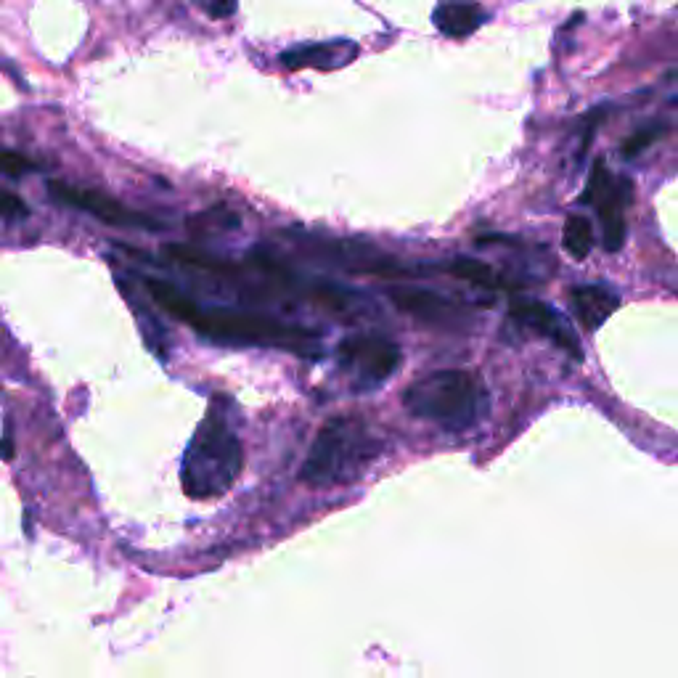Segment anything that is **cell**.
<instances>
[{"instance_id":"6da1fadb","label":"cell","mask_w":678,"mask_h":678,"mask_svg":"<svg viewBox=\"0 0 678 678\" xmlns=\"http://www.w3.org/2000/svg\"><path fill=\"white\" fill-rule=\"evenodd\" d=\"M146 294L165 310L167 316L191 326L196 334H202L210 342L220 345H249V347H279L287 353L300 355L316 361L324 355L321 350V334L316 329L302 324H289L284 318L268 316V313H247V310H223L202 308L191 300L189 294L178 289L165 279L146 276L141 279Z\"/></svg>"},{"instance_id":"7a4b0ae2","label":"cell","mask_w":678,"mask_h":678,"mask_svg":"<svg viewBox=\"0 0 678 678\" xmlns=\"http://www.w3.org/2000/svg\"><path fill=\"white\" fill-rule=\"evenodd\" d=\"M414 416L451 432H464L488 416L490 395L483 379L467 369H440L416 379L403 392Z\"/></svg>"},{"instance_id":"3957f363","label":"cell","mask_w":678,"mask_h":678,"mask_svg":"<svg viewBox=\"0 0 678 678\" xmlns=\"http://www.w3.org/2000/svg\"><path fill=\"white\" fill-rule=\"evenodd\" d=\"M382 451V440L374 435L361 416H337L316 435L305 464L302 480L316 488L347 485L369 469Z\"/></svg>"},{"instance_id":"277c9868","label":"cell","mask_w":678,"mask_h":678,"mask_svg":"<svg viewBox=\"0 0 678 678\" xmlns=\"http://www.w3.org/2000/svg\"><path fill=\"white\" fill-rule=\"evenodd\" d=\"M244 451L218 408L207 411L183 453L181 483L191 498H218L239 480Z\"/></svg>"},{"instance_id":"5b68a950","label":"cell","mask_w":678,"mask_h":678,"mask_svg":"<svg viewBox=\"0 0 678 678\" xmlns=\"http://www.w3.org/2000/svg\"><path fill=\"white\" fill-rule=\"evenodd\" d=\"M400 363V345L382 334H350L337 345V366L353 390H377L400 369Z\"/></svg>"},{"instance_id":"8992f818","label":"cell","mask_w":678,"mask_h":678,"mask_svg":"<svg viewBox=\"0 0 678 678\" xmlns=\"http://www.w3.org/2000/svg\"><path fill=\"white\" fill-rule=\"evenodd\" d=\"M631 196V183L626 178H615L602 159H596L581 202L594 204L599 212L607 252H618L626 244V207L631 204Z\"/></svg>"},{"instance_id":"52a82bcc","label":"cell","mask_w":678,"mask_h":678,"mask_svg":"<svg viewBox=\"0 0 678 678\" xmlns=\"http://www.w3.org/2000/svg\"><path fill=\"white\" fill-rule=\"evenodd\" d=\"M506 324L517 326V329H525V332L535 334V337H543L554 342L559 350H565L567 355H573L575 361L583 358V345L578 334H575L573 324L567 321L557 308H551L549 302L533 300V297H525V300H514L509 305V316H506Z\"/></svg>"},{"instance_id":"ba28073f","label":"cell","mask_w":678,"mask_h":678,"mask_svg":"<svg viewBox=\"0 0 678 678\" xmlns=\"http://www.w3.org/2000/svg\"><path fill=\"white\" fill-rule=\"evenodd\" d=\"M51 194L59 199L61 204H69L80 212H88L93 218H98L106 226H125V228H144V231H162V223L157 218H151L146 212L130 210L117 199H112L104 191L96 189H80V186H67V183H51L48 186Z\"/></svg>"},{"instance_id":"9c48e42d","label":"cell","mask_w":678,"mask_h":678,"mask_svg":"<svg viewBox=\"0 0 678 678\" xmlns=\"http://www.w3.org/2000/svg\"><path fill=\"white\" fill-rule=\"evenodd\" d=\"M305 247H313L318 252H324L334 265H342V268H350L355 273H369V276H382V279H406L411 276V268L395 260V257L385 255V252H377L369 244H355V242H321V244H305Z\"/></svg>"},{"instance_id":"30bf717a","label":"cell","mask_w":678,"mask_h":678,"mask_svg":"<svg viewBox=\"0 0 678 678\" xmlns=\"http://www.w3.org/2000/svg\"><path fill=\"white\" fill-rule=\"evenodd\" d=\"M392 305L416 321L430 326H464L467 324V308L461 302L445 297V294L430 292V289H390Z\"/></svg>"},{"instance_id":"8fae6325","label":"cell","mask_w":678,"mask_h":678,"mask_svg":"<svg viewBox=\"0 0 678 678\" xmlns=\"http://www.w3.org/2000/svg\"><path fill=\"white\" fill-rule=\"evenodd\" d=\"M358 43L345 38L337 40H321V43H302V46H292L281 53V64L292 72L297 69H318V72H334L347 64H353L358 59Z\"/></svg>"},{"instance_id":"7c38bea8","label":"cell","mask_w":678,"mask_h":678,"mask_svg":"<svg viewBox=\"0 0 678 678\" xmlns=\"http://www.w3.org/2000/svg\"><path fill=\"white\" fill-rule=\"evenodd\" d=\"M567 300H570V308H573L575 321L586 329V332H596L602 329L607 321L612 318V313L620 308V294L604 284V281H596V284H578L567 292Z\"/></svg>"},{"instance_id":"4fadbf2b","label":"cell","mask_w":678,"mask_h":678,"mask_svg":"<svg viewBox=\"0 0 678 678\" xmlns=\"http://www.w3.org/2000/svg\"><path fill=\"white\" fill-rule=\"evenodd\" d=\"M485 22H488V14L475 0H443L432 11V24L445 38H469Z\"/></svg>"},{"instance_id":"5bb4252c","label":"cell","mask_w":678,"mask_h":678,"mask_svg":"<svg viewBox=\"0 0 678 678\" xmlns=\"http://www.w3.org/2000/svg\"><path fill=\"white\" fill-rule=\"evenodd\" d=\"M445 271L451 273L453 279L467 281L472 287L480 289H493V292H501V289H517L512 279H506L501 273L493 268L490 263H483V260H475V257H453L445 263Z\"/></svg>"},{"instance_id":"9a60e30c","label":"cell","mask_w":678,"mask_h":678,"mask_svg":"<svg viewBox=\"0 0 678 678\" xmlns=\"http://www.w3.org/2000/svg\"><path fill=\"white\" fill-rule=\"evenodd\" d=\"M239 228V215L234 210H228L226 204L210 207V210L199 212L194 218H189V231L199 239H210V236L231 234Z\"/></svg>"},{"instance_id":"2e32d148","label":"cell","mask_w":678,"mask_h":678,"mask_svg":"<svg viewBox=\"0 0 678 678\" xmlns=\"http://www.w3.org/2000/svg\"><path fill=\"white\" fill-rule=\"evenodd\" d=\"M562 247L573 260H586L594 247V226L583 215H570L562 228Z\"/></svg>"},{"instance_id":"e0dca14e","label":"cell","mask_w":678,"mask_h":678,"mask_svg":"<svg viewBox=\"0 0 678 678\" xmlns=\"http://www.w3.org/2000/svg\"><path fill=\"white\" fill-rule=\"evenodd\" d=\"M665 133V125H647V128L636 130L631 138H628L626 144H623V157L633 159L636 154H641V151L647 149V146H652L655 141H660V136Z\"/></svg>"},{"instance_id":"ac0fdd59","label":"cell","mask_w":678,"mask_h":678,"mask_svg":"<svg viewBox=\"0 0 678 678\" xmlns=\"http://www.w3.org/2000/svg\"><path fill=\"white\" fill-rule=\"evenodd\" d=\"M30 170H35L32 159L22 157L19 151L3 149V146H0V173L11 175V178H19V175L30 173Z\"/></svg>"},{"instance_id":"d6986e66","label":"cell","mask_w":678,"mask_h":678,"mask_svg":"<svg viewBox=\"0 0 678 678\" xmlns=\"http://www.w3.org/2000/svg\"><path fill=\"white\" fill-rule=\"evenodd\" d=\"M30 215V207L22 202V196L14 191L0 189V218L6 220H22Z\"/></svg>"},{"instance_id":"ffe728a7","label":"cell","mask_w":678,"mask_h":678,"mask_svg":"<svg viewBox=\"0 0 678 678\" xmlns=\"http://www.w3.org/2000/svg\"><path fill=\"white\" fill-rule=\"evenodd\" d=\"M196 6L212 19H228L231 14H236L239 0H196Z\"/></svg>"}]
</instances>
